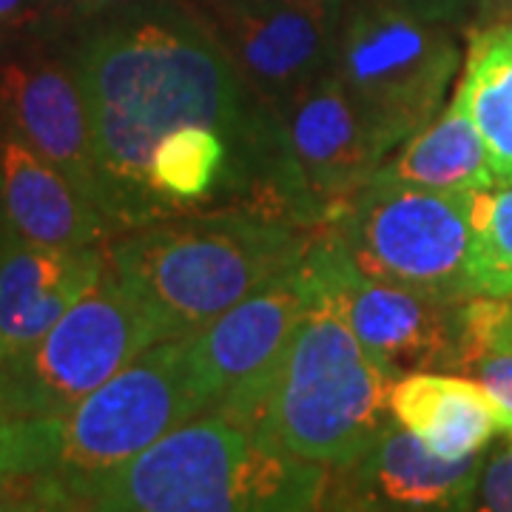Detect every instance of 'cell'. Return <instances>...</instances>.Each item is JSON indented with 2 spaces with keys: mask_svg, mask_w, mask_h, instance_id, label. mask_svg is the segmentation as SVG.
I'll list each match as a JSON object with an SVG mask.
<instances>
[{
  "mask_svg": "<svg viewBox=\"0 0 512 512\" xmlns=\"http://www.w3.org/2000/svg\"><path fill=\"white\" fill-rule=\"evenodd\" d=\"M92 123L100 205L114 234L174 217L148 183L165 134L211 126L231 143L245 205L271 200L274 114L239 77L191 3H157L66 37ZM282 214V211H279Z\"/></svg>",
  "mask_w": 512,
  "mask_h": 512,
  "instance_id": "cell-1",
  "label": "cell"
},
{
  "mask_svg": "<svg viewBox=\"0 0 512 512\" xmlns=\"http://www.w3.org/2000/svg\"><path fill=\"white\" fill-rule=\"evenodd\" d=\"M305 265V311L245 427L288 456L333 470L359 456L393 421L396 379L350 325L339 274L342 254L328 231L316 234Z\"/></svg>",
  "mask_w": 512,
  "mask_h": 512,
  "instance_id": "cell-2",
  "label": "cell"
},
{
  "mask_svg": "<svg viewBox=\"0 0 512 512\" xmlns=\"http://www.w3.org/2000/svg\"><path fill=\"white\" fill-rule=\"evenodd\" d=\"M319 231L262 205L194 208L114 234L109 265L160 339L191 336L302 262Z\"/></svg>",
  "mask_w": 512,
  "mask_h": 512,
  "instance_id": "cell-3",
  "label": "cell"
},
{
  "mask_svg": "<svg viewBox=\"0 0 512 512\" xmlns=\"http://www.w3.org/2000/svg\"><path fill=\"white\" fill-rule=\"evenodd\" d=\"M325 484L328 467L205 413L111 473L83 512H311Z\"/></svg>",
  "mask_w": 512,
  "mask_h": 512,
  "instance_id": "cell-4",
  "label": "cell"
},
{
  "mask_svg": "<svg viewBox=\"0 0 512 512\" xmlns=\"http://www.w3.org/2000/svg\"><path fill=\"white\" fill-rule=\"evenodd\" d=\"M205 413L211 399L191 339L157 342L57 421L55 461L46 476L83 507L111 473Z\"/></svg>",
  "mask_w": 512,
  "mask_h": 512,
  "instance_id": "cell-5",
  "label": "cell"
},
{
  "mask_svg": "<svg viewBox=\"0 0 512 512\" xmlns=\"http://www.w3.org/2000/svg\"><path fill=\"white\" fill-rule=\"evenodd\" d=\"M458 63L453 29L402 0H350L342 12L333 77L387 157L439 117Z\"/></svg>",
  "mask_w": 512,
  "mask_h": 512,
  "instance_id": "cell-6",
  "label": "cell"
},
{
  "mask_svg": "<svg viewBox=\"0 0 512 512\" xmlns=\"http://www.w3.org/2000/svg\"><path fill=\"white\" fill-rule=\"evenodd\" d=\"M470 194L424 191L376 177L322 228L367 279L444 302L473 299Z\"/></svg>",
  "mask_w": 512,
  "mask_h": 512,
  "instance_id": "cell-7",
  "label": "cell"
},
{
  "mask_svg": "<svg viewBox=\"0 0 512 512\" xmlns=\"http://www.w3.org/2000/svg\"><path fill=\"white\" fill-rule=\"evenodd\" d=\"M157 342L163 339L109 265L40 342L0 362V413L63 419Z\"/></svg>",
  "mask_w": 512,
  "mask_h": 512,
  "instance_id": "cell-8",
  "label": "cell"
},
{
  "mask_svg": "<svg viewBox=\"0 0 512 512\" xmlns=\"http://www.w3.org/2000/svg\"><path fill=\"white\" fill-rule=\"evenodd\" d=\"M271 114V200L293 222L322 231L376 177L387 154L333 72Z\"/></svg>",
  "mask_w": 512,
  "mask_h": 512,
  "instance_id": "cell-9",
  "label": "cell"
},
{
  "mask_svg": "<svg viewBox=\"0 0 512 512\" xmlns=\"http://www.w3.org/2000/svg\"><path fill=\"white\" fill-rule=\"evenodd\" d=\"M265 111L333 72L345 6L319 0H191Z\"/></svg>",
  "mask_w": 512,
  "mask_h": 512,
  "instance_id": "cell-10",
  "label": "cell"
},
{
  "mask_svg": "<svg viewBox=\"0 0 512 512\" xmlns=\"http://www.w3.org/2000/svg\"><path fill=\"white\" fill-rule=\"evenodd\" d=\"M0 128L60 168L103 214L92 123L66 40L32 37L0 49Z\"/></svg>",
  "mask_w": 512,
  "mask_h": 512,
  "instance_id": "cell-11",
  "label": "cell"
},
{
  "mask_svg": "<svg viewBox=\"0 0 512 512\" xmlns=\"http://www.w3.org/2000/svg\"><path fill=\"white\" fill-rule=\"evenodd\" d=\"M305 302L308 265L302 259L217 322L188 336L211 413L248 424L291 345Z\"/></svg>",
  "mask_w": 512,
  "mask_h": 512,
  "instance_id": "cell-12",
  "label": "cell"
},
{
  "mask_svg": "<svg viewBox=\"0 0 512 512\" xmlns=\"http://www.w3.org/2000/svg\"><path fill=\"white\" fill-rule=\"evenodd\" d=\"M487 453L444 461L393 419L359 456L328 470L325 495L350 512H473Z\"/></svg>",
  "mask_w": 512,
  "mask_h": 512,
  "instance_id": "cell-13",
  "label": "cell"
},
{
  "mask_svg": "<svg viewBox=\"0 0 512 512\" xmlns=\"http://www.w3.org/2000/svg\"><path fill=\"white\" fill-rule=\"evenodd\" d=\"M336 242V239H333ZM342 254V299L359 342L393 379L407 373H453L458 348V305L362 276Z\"/></svg>",
  "mask_w": 512,
  "mask_h": 512,
  "instance_id": "cell-14",
  "label": "cell"
},
{
  "mask_svg": "<svg viewBox=\"0 0 512 512\" xmlns=\"http://www.w3.org/2000/svg\"><path fill=\"white\" fill-rule=\"evenodd\" d=\"M109 271V248H52L0 234V362L40 342Z\"/></svg>",
  "mask_w": 512,
  "mask_h": 512,
  "instance_id": "cell-15",
  "label": "cell"
},
{
  "mask_svg": "<svg viewBox=\"0 0 512 512\" xmlns=\"http://www.w3.org/2000/svg\"><path fill=\"white\" fill-rule=\"evenodd\" d=\"M0 214L6 231L35 245L83 248L114 237L97 205L9 128H0Z\"/></svg>",
  "mask_w": 512,
  "mask_h": 512,
  "instance_id": "cell-16",
  "label": "cell"
},
{
  "mask_svg": "<svg viewBox=\"0 0 512 512\" xmlns=\"http://www.w3.org/2000/svg\"><path fill=\"white\" fill-rule=\"evenodd\" d=\"M393 419L444 461L487 453L498 433H507L504 413L493 396L470 376L407 373L390 393Z\"/></svg>",
  "mask_w": 512,
  "mask_h": 512,
  "instance_id": "cell-17",
  "label": "cell"
},
{
  "mask_svg": "<svg viewBox=\"0 0 512 512\" xmlns=\"http://www.w3.org/2000/svg\"><path fill=\"white\" fill-rule=\"evenodd\" d=\"M379 174L444 194H470L498 183L481 134L456 97L430 126L421 128L390 160H384Z\"/></svg>",
  "mask_w": 512,
  "mask_h": 512,
  "instance_id": "cell-18",
  "label": "cell"
},
{
  "mask_svg": "<svg viewBox=\"0 0 512 512\" xmlns=\"http://www.w3.org/2000/svg\"><path fill=\"white\" fill-rule=\"evenodd\" d=\"M148 183L180 214L208 202L245 205L231 143L200 123L165 134L148 165Z\"/></svg>",
  "mask_w": 512,
  "mask_h": 512,
  "instance_id": "cell-19",
  "label": "cell"
},
{
  "mask_svg": "<svg viewBox=\"0 0 512 512\" xmlns=\"http://www.w3.org/2000/svg\"><path fill=\"white\" fill-rule=\"evenodd\" d=\"M456 100L481 134L498 183H512V46L498 32L467 37Z\"/></svg>",
  "mask_w": 512,
  "mask_h": 512,
  "instance_id": "cell-20",
  "label": "cell"
},
{
  "mask_svg": "<svg viewBox=\"0 0 512 512\" xmlns=\"http://www.w3.org/2000/svg\"><path fill=\"white\" fill-rule=\"evenodd\" d=\"M453 373L476 379L512 430V296H473L458 305Z\"/></svg>",
  "mask_w": 512,
  "mask_h": 512,
  "instance_id": "cell-21",
  "label": "cell"
},
{
  "mask_svg": "<svg viewBox=\"0 0 512 512\" xmlns=\"http://www.w3.org/2000/svg\"><path fill=\"white\" fill-rule=\"evenodd\" d=\"M470 282L476 296H512V183L473 191Z\"/></svg>",
  "mask_w": 512,
  "mask_h": 512,
  "instance_id": "cell-22",
  "label": "cell"
},
{
  "mask_svg": "<svg viewBox=\"0 0 512 512\" xmlns=\"http://www.w3.org/2000/svg\"><path fill=\"white\" fill-rule=\"evenodd\" d=\"M60 419H12L0 413V484H20L52 470Z\"/></svg>",
  "mask_w": 512,
  "mask_h": 512,
  "instance_id": "cell-23",
  "label": "cell"
},
{
  "mask_svg": "<svg viewBox=\"0 0 512 512\" xmlns=\"http://www.w3.org/2000/svg\"><path fill=\"white\" fill-rule=\"evenodd\" d=\"M157 3H191V0H49V37L66 40L89 23L157 6Z\"/></svg>",
  "mask_w": 512,
  "mask_h": 512,
  "instance_id": "cell-24",
  "label": "cell"
},
{
  "mask_svg": "<svg viewBox=\"0 0 512 512\" xmlns=\"http://www.w3.org/2000/svg\"><path fill=\"white\" fill-rule=\"evenodd\" d=\"M473 512H512V441L487 450Z\"/></svg>",
  "mask_w": 512,
  "mask_h": 512,
  "instance_id": "cell-25",
  "label": "cell"
},
{
  "mask_svg": "<svg viewBox=\"0 0 512 512\" xmlns=\"http://www.w3.org/2000/svg\"><path fill=\"white\" fill-rule=\"evenodd\" d=\"M49 37V0H0V49Z\"/></svg>",
  "mask_w": 512,
  "mask_h": 512,
  "instance_id": "cell-26",
  "label": "cell"
},
{
  "mask_svg": "<svg viewBox=\"0 0 512 512\" xmlns=\"http://www.w3.org/2000/svg\"><path fill=\"white\" fill-rule=\"evenodd\" d=\"M18 512H83V507L60 481L52 476H35L20 490Z\"/></svg>",
  "mask_w": 512,
  "mask_h": 512,
  "instance_id": "cell-27",
  "label": "cell"
},
{
  "mask_svg": "<svg viewBox=\"0 0 512 512\" xmlns=\"http://www.w3.org/2000/svg\"><path fill=\"white\" fill-rule=\"evenodd\" d=\"M402 3L419 18L450 26V29H458V26L464 29L473 12V0H402Z\"/></svg>",
  "mask_w": 512,
  "mask_h": 512,
  "instance_id": "cell-28",
  "label": "cell"
},
{
  "mask_svg": "<svg viewBox=\"0 0 512 512\" xmlns=\"http://www.w3.org/2000/svg\"><path fill=\"white\" fill-rule=\"evenodd\" d=\"M512 23V0H473V12L464 26L467 37L493 32Z\"/></svg>",
  "mask_w": 512,
  "mask_h": 512,
  "instance_id": "cell-29",
  "label": "cell"
},
{
  "mask_svg": "<svg viewBox=\"0 0 512 512\" xmlns=\"http://www.w3.org/2000/svg\"><path fill=\"white\" fill-rule=\"evenodd\" d=\"M26 484V481H23ZM23 484H18L12 493H6L0 498V512H18V501H20V490H23Z\"/></svg>",
  "mask_w": 512,
  "mask_h": 512,
  "instance_id": "cell-30",
  "label": "cell"
},
{
  "mask_svg": "<svg viewBox=\"0 0 512 512\" xmlns=\"http://www.w3.org/2000/svg\"><path fill=\"white\" fill-rule=\"evenodd\" d=\"M311 512H350V510H345V507H339L336 501H330L328 495H322V501H319V504H316V507H313Z\"/></svg>",
  "mask_w": 512,
  "mask_h": 512,
  "instance_id": "cell-31",
  "label": "cell"
},
{
  "mask_svg": "<svg viewBox=\"0 0 512 512\" xmlns=\"http://www.w3.org/2000/svg\"><path fill=\"white\" fill-rule=\"evenodd\" d=\"M493 32H498V35L504 37L507 43L512 46V23H507V26H501V29H493Z\"/></svg>",
  "mask_w": 512,
  "mask_h": 512,
  "instance_id": "cell-32",
  "label": "cell"
},
{
  "mask_svg": "<svg viewBox=\"0 0 512 512\" xmlns=\"http://www.w3.org/2000/svg\"><path fill=\"white\" fill-rule=\"evenodd\" d=\"M20 484H23V481H20ZM15 487H18V484H0V498H3L6 493H12Z\"/></svg>",
  "mask_w": 512,
  "mask_h": 512,
  "instance_id": "cell-33",
  "label": "cell"
},
{
  "mask_svg": "<svg viewBox=\"0 0 512 512\" xmlns=\"http://www.w3.org/2000/svg\"><path fill=\"white\" fill-rule=\"evenodd\" d=\"M319 3H333V6H348L350 0H319Z\"/></svg>",
  "mask_w": 512,
  "mask_h": 512,
  "instance_id": "cell-34",
  "label": "cell"
},
{
  "mask_svg": "<svg viewBox=\"0 0 512 512\" xmlns=\"http://www.w3.org/2000/svg\"><path fill=\"white\" fill-rule=\"evenodd\" d=\"M510 441H512V430H510Z\"/></svg>",
  "mask_w": 512,
  "mask_h": 512,
  "instance_id": "cell-35",
  "label": "cell"
}]
</instances>
